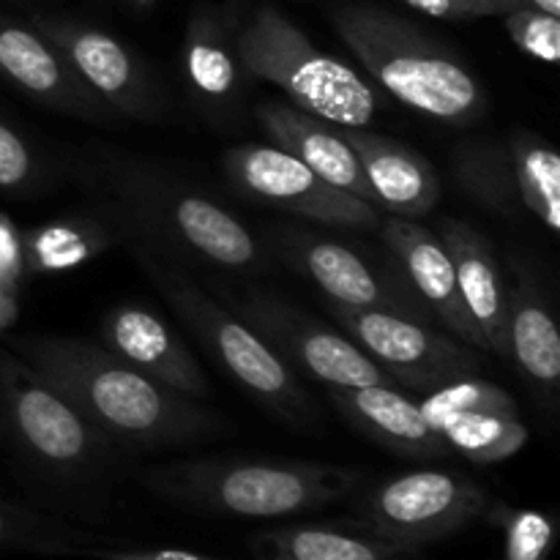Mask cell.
Here are the masks:
<instances>
[{
	"mask_svg": "<svg viewBox=\"0 0 560 560\" xmlns=\"http://www.w3.org/2000/svg\"><path fill=\"white\" fill-rule=\"evenodd\" d=\"M492 520L503 528V560H550L552 523L541 512L492 506Z\"/></svg>",
	"mask_w": 560,
	"mask_h": 560,
	"instance_id": "cell-29",
	"label": "cell"
},
{
	"mask_svg": "<svg viewBox=\"0 0 560 560\" xmlns=\"http://www.w3.org/2000/svg\"><path fill=\"white\" fill-rule=\"evenodd\" d=\"M490 509L485 487L448 470H410L381 481L355 501L353 523L397 545L448 539Z\"/></svg>",
	"mask_w": 560,
	"mask_h": 560,
	"instance_id": "cell-6",
	"label": "cell"
},
{
	"mask_svg": "<svg viewBox=\"0 0 560 560\" xmlns=\"http://www.w3.org/2000/svg\"><path fill=\"white\" fill-rule=\"evenodd\" d=\"M230 306L284 364L306 372L328 388H397V381L381 370L353 339L331 331L284 299L249 290L246 295L230 299Z\"/></svg>",
	"mask_w": 560,
	"mask_h": 560,
	"instance_id": "cell-8",
	"label": "cell"
},
{
	"mask_svg": "<svg viewBox=\"0 0 560 560\" xmlns=\"http://www.w3.org/2000/svg\"><path fill=\"white\" fill-rule=\"evenodd\" d=\"M131 252L178 320L252 397L290 424H304L310 419V399L299 388L290 366L238 315L213 301L200 284L191 282L178 266L164 260V255L151 246H131Z\"/></svg>",
	"mask_w": 560,
	"mask_h": 560,
	"instance_id": "cell-4",
	"label": "cell"
},
{
	"mask_svg": "<svg viewBox=\"0 0 560 560\" xmlns=\"http://www.w3.org/2000/svg\"><path fill=\"white\" fill-rule=\"evenodd\" d=\"M419 410L424 419L438 421L452 413H501V416H520L517 402L503 392L495 383L481 381L479 375L459 377V381L443 383L432 388L419 402Z\"/></svg>",
	"mask_w": 560,
	"mask_h": 560,
	"instance_id": "cell-28",
	"label": "cell"
},
{
	"mask_svg": "<svg viewBox=\"0 0 560 560\" xmlns=\"http://www.w3.org/2000/svg\"><path fill=\"white\" fill-rule=\"evenodd\" d=\"M257 118L273 145L288 151L290 156L299 159L301 164H306L312 173H317L337 189L350 191L359 200L375 206L359 156L348 145L339 126L284 102H266L262 107H257Z\"/></svg>",
	"mask_w": 560,
	"mask_h": 560,
	"instance_id": "cell-18",
	"label": "cell"
},
{
	"mask_svg": "<svg viewBox=\"0 0 560 560\" xmlns=\"http://www.w3.org/2000/svg\"><path fill=\"white\" fill-rule=\"evenodd\" d=\"M80 556H91L98 560H230V558H213L200 556V552L189 550H173V547H135V550H109V547H98V550H80Z\"/></svg>",
	"mask_w": 560,
	"mask_h": 560,
	"instance_id": "cell-33",
	"label": "cell"
},
{
	"mask_svg": "<svg viewBox=\"0 0 560 560\" xmlns=\"http://www.w3.org/2000/svg\"><path fill=\"white\" fill-rule=\"evenodd\" d=\"M249 550L255 560H424L419 547L381 539L353 520L266 528Z\"/></svg>",
	"mask_w": 560,
	"mask_h": 560,
	"instance_id": "cell-21",
	"label": "cell"
},
{
	"mask_svg": "<svg viewBox=\"0 0 560 560\" xmlns=\"http://www.w3.org/2000/svg\"><path fill=\"white\" fill-rule=\"evenodd\" d=\"M452 173L459 191L487 211L498 217H517L525 211L509 142H463L452 153Z\"/></svg>",
	"mask_w": 560,
	"mask_h": 560,
	"instance_id": "cell-24",
	"label": "cell"
},
{
	"mask_svg": "<svg viewBox=\"0 0 560 560\" xmlns=\"http://www.w3.org/2000/svg\"><path fill=\"white\" fill-rule=\"evenodd\" d=\"M241 69L288 93L290 104L334 126L364 129L375 118V91L342 60L320 52L271 5L252 14L235 36Z\"/></svg>",
	"mask_w": 560,
	"mask_h": 560,
	"instance_id": "cell-5",
	"label": "cell"
},
{
	"mask_svg": "<svg viewBox=\"0 0 560 560\" xmlns=\"http://www.w3.org/2000/svg\"><path fill=\"white\" fill-rule=\"evenodd\" d=\"M102 345L159 386L189 399H208V377L173 328L145 306H115L102 323Z\"/></svg>",
	"mask_w": 560,
	"mask_h": 560,
	"instance_id": "cell-15",
	"label": "cell"
},
{
	"mask_svg": "<svg viewBox=\"0 0 560 560\" xmlns=\"http://www.w3.org/2000/svg\"><path fill=\"white\" fill-rule=\"evenodd\" d=\"M16 320V301H14V290L3 288L0 284V328L11 326Z\"/></svg>",
	"mask_w": 560,
	"mask_h": 560,
	"instance_id": "cell-36",
	"label": "cell"
},
{
	"mask_svg": "<svg viewBox=\"0 0 560 560\" xmlns=\"http://www.w3.org/2000/svg\"><path fill=\"white\" fill-rule=\"evenodd\" d=\"M104 230H98L85 219H69V222H55L36 230L22 244V262L38 273H55L88 262L93 255L104 249L107 241L102 238Z\"/></svg>",
	"mask_w": 560,
	"mask_h": 560,
	"instance_id": "cell-27",
	"label": "cell"
},
{
	"mask_svg": "<svg viewBox=\"0 0 560 560\" xmlns=\"http://www.w3.org/2000/svg\"><path fill=\"white\" fill-rule=\"evenodd\" d=\"M509 151L517 173V189L523 208L552 235L560 230V159L556 148L534 131H514Z\"/></svg>",
	"mask_w": 560,
	"mask_h": 560,
	"instance_id": "cell-26",
	"label": "cell"
},
{
	"mask_svg": "<svg viewBox=\"0 0 560 560\" xmlns=\"http://www.w3.org/2000/svg\"><path fill=\"white\" fill-rule=\"evenodd\" d=\"M364 481L355 468L310 459H178L142 474L153 495L202 514L279 520L317 512L353 495Z\"/></svg>",
	"mask_w": 560,
	"mask_h": 560,
	"instance_id": "cell-2",
	"label": "cell"
},
{
	"mask_svg": "<svg viewBox=\"0 0 560 560\" xmlns=\"http://www.w3.org/2000/svg\"><path fill=\"white\" fill-rule=\"evenodd\" d=\"M22 266H25L22 262V244L16 241L11 224L0 219V284L14 290Z\"/></svg>",
	"mask_w": 560,
	"mask_h": 560,
	"instance_id": "cell-34",
	"label": "cell"
},
{
	"mask_svg": "<svg viewBox=\"0 0 560 560\" xmlns=\"http://www.w3.org/2000/svg\"><path fill=\"white\" fill-rule=\"evenodd\" d=\"M224 173L252 197L312 222L350 230H381V211L312 173L277 145H238L224 153Z\"/></svg>",
	"mask_w": 560,
	"mask_h": 560,
	"instance_id": "cell-11",
	"label": "cell"
},
{
	"mask_svg": "<svg viewBox=\"0 0 560 560\" xmlns=\"http://www.w3.org/2000/svg\"><path fill=\"white\" fill-rule=\"evenodd\" d=\"M279 252L290 266L310 277L334 306L381 310L424 320L427 306L416 299L413 290H402L392 279H383L364 257L345 244L288 230L279 238Z\"/></svg>",
	"mask_w": 560,
	"mask_h": 560,
	"instance_id": "cell-13",
	"label": "cell"
},
{
	"mask_svg": "<svg viewBox=\"0 0 560 560\" xmlns=\"http://www.w3.org/2000/svg\"><path fill=\"white\" fill-rule=\"evenodd\" d=\"M60 49L74 74L113 109L135 120H153L162 113L159 85L148 66L109 33L66 16L36 14L31 22Z\"/></svg>",
	"mask_w": 560,
	"mask_h": 560,
	"instance_id": "cell-12",
	"label": "cell"
},
{
	"mask_svg": "<svg viewBox=\"0 0 560 560\" xmlns=\"http://www.w3.org/2000/svg\"><path fill=\"white\" fill-rule=\"evenodd\" d=\"M241 63L235 38L217 9H197L186 25L184 74L197 107L208 118L230 115L241 102Z\"/></svg>",
	"mask_w": 560,
	"mask_h": 560,
	"instance_id": "cell-22",
	"label": "cell"
},
{
	"mask_svg": "<svg viewBox=\"0 0 560 560\" xmlns=\"http://www.w3.org/2000/svg\"><path fill=\"white\" fill-rule=\"evenodd\" d=\"M381 233L388 249L394 252V260L408 277L410 290L427 306V312L441 317L443 326L463 345L474 350H487L485 334L465 306L463 293L457 288V277H454V266L438 233L413 222V219L399 217H388L386 222H381Z\"/></svg>",
	"mask_w": 560,
	"mask_h": 560,
	"instance_id": "cell-16",
	"label": "cell"
},
{
	"mask_svg": "<svg viewBox=\"0 0 560 560\" xmlns=\"http://www.w3.org/2000/svg\"><path fill=\"white\" fill-rule=\"evenodd\" d=\"M11 348L107 443L173 448L217 435V416L197 399L159 386L104 345L71 337H25Z\"/></svg>",
	"mask_w": 560,
	"mask_h": 560,
	"instance_id": "cell-1",
	"label": "cell"
},
{
	"mask_svg": "<svg viewBox=\"0 0 560 560\" xmlns=\"http://www.w3.org/2000/svg\"><path fill=\"white\" fill-rule=\"evenodd\" d=\"M339 131L359 156L366 184L375 197V208L413 222L435 211L441 200V178L416 148L370 131L366 126L364 129L339 126Z\"/></svg>",
	"mask_w": 560,
	"mask_h": 560,
	"instance_id": "cell-17",
	"label": "cell"
},
{
	"mask_svg": "<svg viewBox=\"0 0 560 560\" xmlns=\"http://www.w3.org/2000/svg\"><path fill=\"white\" fill-rule=\"evenodd\" d=\"M0 74L33 102L71 118L107 124L118 118L33 25L0 20Z\"/></svg>",
	"mask_w": 560,
	"mask_h": 560,
	"instance_id": "cell-14",
	"label": "cell"
},
{
	"mask_svg": "<svg viewBox=\"0 0 560 560\" xmlns=\"http://www.w3.org/2000/svg\"><path fill=\"white\" fill-rule=\"evenodd\" d=\"M503 16L509 38L547 66H556L560 60V16L547 14L539 9H512Z\"/></svg>",
	"mask_w": 560,
	"mask_h": 560,
	"instance_id": "cell-30",
	"label": "cell"
},
{
	"mask_svg": "<svg viewBox=\"0 0 560 560\" xmlns=\"http://www.w3.org/2000/svg\"><path fill=\"white\" fill-rule=\"evenodd\" d=\"M331 402L350 424L364 432L377 446L388 448L397 457L443 459L448 446L441 432L424 419L419 402L399 394L392 386L364 388H328Z\"/></svg>",
	"mask_w": 560,
	"mask_h": 560,
	"instance_id": "cell-19",
	"label": "cell"
},
{
	"mask_svg": "<svg viewBox=\"0 0 560 560\" xmlns=\"http://www.w3.org/2000/svg\"><path fill=\"white\" fill-rule=\"evenodd\" d=\"M0 388L22 448L52 474L82 476L102 463V435L20 355L0 350Z\"/></svg>",
	"mask_w": 560,
	"mask_h": 560,
	"instance_id": "cell-9",
	"label": "cell"
},
{
	"mask_svg": "<svg viewBox=\"0 0 560 560\" xmlns=\"http://www.w3.org/2000/svg\"><path fill=\"white\" fill-rule=\"evenodd\" d=\"M421 14L441 16V20H481V16H501L498 0H399Z\"/></svg>",
	"mask_w": 560,
	"mask_h": 560,
	"instance_id": "cell-32",
	"label": "cell"
},
{
	"mask_svg": "<svg viewBox=\"0 0 560 560\" xmlns=\"http://www.w3.org/2000/svg\"><path fill=\"white\" fill-rule=\"evenodd\" d=\"M331 25L372 80L405 107L446 124H468L485 113L479 80L408 16L375 3H339Z\"/></svg>",
	"mask_w": 560,
	"mask_h": 560,
	"instance_id": "cell-3",
	"label": "cell"
},
{
	"mask_svg": "<svg viewBox=\"0 0 560 560\" xmlns=\"http://www.w3.org/2000/svg\"><path fill=\"white\" fill-rule=\"evenodd\" d=\"M438 238L446 246L457 288L470 317L485 334L487 350L509 359V293L495 252L485 235L457 219H441Z\"/></svg>",
	"mask_w": 560,
	"mask_h": 560,
	"instance_id": "cell-20",
	"label": "cell"
},
{
	"mask_svg": "<svg viewBox=\"0 0 560 560\" xmlns=\"http://www.w3.org/2000/svg\"><path fill=\"white\" fill-rule=\"evenodd\" d=\"M448 452L476 465H495L512 459L528 443V427L520 416L501 413H452L432 421Z\"/></svg>",
	"mask_w": 560,
	"mask_h": 560,
	"instance_id": "cell-25",
	"label": "cell"
},
{
	"mask_svg": "<svg viewBox=\"0 0 560 560\" xmlns=\"http://www.w3.org/2000/svg\"><path fill=\"white\" fill-rule=\"evenodd\" d=\"M498 5H501V14L512 9H539L552 16H560V0H498Z\"/></svg>",
	"mask_w": 560,
	"mask_h": 560,
	"instance_id": "cell-35",
	"label": "cell"
},
{
	"mask_svg": "<svg viewBox=\"0 0 560 560\" xmlns=\"http://www.w3.org/2000/svg\"><path fill=\"white\" fill-rule=\"evenodd\" d=\"M334 317L348 337L402 386L427 392L479 372L474 348L443 337L413 317L381 310H345L331 304Z\"/></svg>",
	"mask_w": 560,
	"mask_h": 560,
	"instance_id": "cell-10",
	"label": "cell"
},
{
	"mask_svg": "<svg viewBox=\"0 0 560 560\" xmlns=\"http://www.w3.org/2000/svg\"><path fill=\"white\" fill-rule=\"evenodd\" d=\"M509 359L534 392L556 394L560 381V334L545 295L534 282H520L509 295Z\"/></svg>",
	"mask_w": 560,
	"mask_h": 560,
	"instance_id": "cell-23",
	"label": "cell"
},
{
	"mask_svg": "<svg viewBox=\"0 0 560 560\" xmlns=\"http://www.w3.org/2000/svg\"><path fill=\"white\" fill-rule=\"evenodd\" d=\"M131 3H137V5H151L153 0H131Z\"/></svg>",
	"mask_w": 560,
	"mask_h": 560,
	"instance_id": "cell-37",
	"label": "cell"
},
{
	"mask_svg": "<svg viewBox=\"0 0 560 560\" xmlns=\"http://www.w3.org/2000/svg\"><path fill=\"white\" fill-rule=\"evenodd\" d=\"M38 178V164L31 145L0 120V189L16 191Z\"/></svg>",
	"mask_w": 560,
	"mask_h": 560,
	"instance_id": "cell-31",
	"label": "cell"
},
{
	"mask_svg": "<svg viewBox=\"0 0 560 560\" xmlns=\"http://www.w3.org/2000/svg\"><path fill=\"white\" fill-rule=\"evenodd\" d=\"M115 191L129 211L175 246L195 252L219 268L241 271L260 266V241L230 211L191 189H178L142 170H118Z\"/></svg>",
	"mask_w": 560,
	"mask_h": 560,
	"instance_id": "cell-7",
	"label": "cell"
}]
</instances>
